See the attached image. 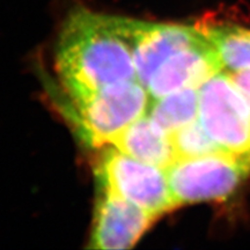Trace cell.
Wrapping results in <instances>:
<instances>
[{"mask_svg": "<svg viewBox=\"0 0 250 250\" xmlns=\"http://www.w3.org/2000/svg\"><path fill=\"white\" fill-rule=\"evenodd\" d=\"M133 19L74 9L65 21L56 49V68L71 99L137 79Z\"/></svg>", "mask_w": 250, "mask_h": 250, "instance_id": "6da1fadb", "label": "cell"}, {"mask_svg": "<svg viewBox=\"0 0 250 250\" xmlns=\"http://www.w3.org/2000/svg\"><path fill=\"white\" fill-rule=\"evenodd\" d=\"M149 94L138 80L114 83L83 99L72 100L78 131L93 147L111 145L123 131L145 115Z\"/></svg>", "mask_w": 250, "mask_h": 250, "instance_id": "7a4b0ae2", "label": "cell"}, {"mask_svg": "<svg viewBox=\"0 0 250 250\" xmlns=\"http://www.w3.org/2000/svg\"><path fill=\"white\" fill-rule=\"evenodd\" d=\"M95 176L99 187L123 197L156 218L177 208L165 169L136 160L115 146L102 152Z\"/></svg>", "mask_w": 250, "mask_h": 250, "instance_id": "3957f363", "label": "cell"}, {"mask_svg": "<svg viewBox=\"0 0 250 250\" xmlns=\"http://www.w3.org/2000/svg\"><path fill=\"white\" fill-rule=\"evenodd\" d=\"M249 173L250 166L242 156L228 153L180 159L166 169L177 206L223 201L241 186Z\"/></svg>", "mask_w": 250, "mask_h": 250, "instance_id": "277c9868", "label": "cell"}, {"mask_svg": "<svg viewBox=\"0 0 250 250\" xmlns=\"http://www.w3.org/2000/svg\"><path fill=\"white\" fill-rule=\"evenodd\" d=\"M199 122L224 152L245 156L250 147V107L227 73L199 87Z\"/></svg>", "mask_w": 250, "mask_h": 250, "instance_id": "5b68a950", "label": "cell"}, {"mask_svg": "<svg viewBox=\"0 0 250 250\" xmlns=\"http://www.w3.org/2000/svg\"><path fill=\"white\" fill-rule=\"evenodd\" d=\"M98 188L88 248H132L158 218L110 190Z\"/></svg>", "mask_w": 250, "mask_h": 250, "instance_id": "8992f818", "label": "cell"}, {"mask_svg": "<svg viewBox=\"0 0 250 250\" xmlns=\"http://www.w3.org/2000/svg\"><path fill=\"white\" fill-rule=\"evenodd\" d=\"M206 39L201 28L179 23L133 21V61L137 79L147 87L154 71L180 50Z\"/></svg>", "mask_w": 250, "mask_h": 250, "instance_id": "52a82bcc", "label": "cell"}, {"mask_svg": "<svg viewBox=\"0 0 250 250\" xmlns=\"http://www.w3.org/2000/svg\"><path fill=\"white\" fill-rule=\"evenodd\" d=\"M221 67L213 45L205 39L166 59L152 74L146 89L156 100L189 87L199 88Z\"/></svg>", "mask_w": 250, "mask_h": 250, "instance_id": "ba28073f", "label": "cell"}, {"mask_svg": "<svg viewBox=\"0 0 250 250\" xmlns=\"http://www.w3.org/2000/svg\"><path fill=\"white\" fill-rule=\"evenodd\" d=\"M111 145L136 160L165 170L176 161L170 134L145 115L130 124Z\"/></svg>", "mask_w": 250, "mask_h": 250, "instance_id": "9c48e42d", "label": "cell"}, {"mask_svg": "<svg viewBox=\"0 0 250 250\" xmlns=\"http://www.w3.org/2000/svg\"><path fill=\"white\" fill-rule=\"evenodd\" d=\"M198 115L199 88L195 87L156 99L148 109V116L169 134L197 121Z\"/></svg>", "mask_w": 250, "mask_h": 250, "instance_id": "30bf717a", "label": "cell"}, {"mask_svg": "<svg viewBox=\"0 0 250 250\" xmlns=\"http://www.w3.org/2000/svg\"><path fill=\"white\" fill-rule=\"evenodd\" d=\"M211 42L223 67L229 71L250 68V29L233 26H198Z\"/></svg>", "mask_w": 250, "mask_h": 250, "instance_id": "8fae6325", "label": "cell"}, {"mask_svg": "<svg viewBox=\"0 0 250 250\" xmlns=\"http://www.w3.org/2000/svg\"><path fill=\"white\" fill-rule=\"evenodd\" d=\"M176 160L226 153L211 138L198 120L170 134Z\"/></svg>", "mask_w": 250, "mask_h": 250, "instance_id": "7c38bea8", "label": "cell"}, {"mask_svg": "<svg viewBox=\"0 0 250 250\" xmlns=\"http://www.w3.org/2000/svg\"><path fill=\"white\" fill-rule=\"evenodd\" d=\"M227 74L250 107V68L229 71Z\"/></svg>", "mask_w": 250, "mask_h": 250, "instance_id": "4fadbf2b", "label": "cell"}, {"mask_svg": "<svg viewBox=\"0 0 250 250\" xmlns=\"http://www.w3.org/2000/svg\"><path fill=\"white\" fill-rule=\"evenodd\" d=\"M243 159H245V160L248 162V165L250 166V147H249V151H248V153H247V154L245 155V156H242Z\"/></svg>", "mask_w": 250, "mask_h": 250, "instance_id": "5bb4252c", "label": "cell"}]
</instances>
